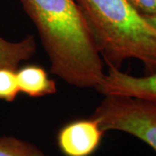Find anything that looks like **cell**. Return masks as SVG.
I'll return each mask as SVG.
<instances>
[{
  "label": "cell",
  "mask_w": 156,
  "mask_h": 156,
  "mask_svg": "<svg viewBox=\"0 0 156 156\" xmlns=\"http://www.w3.org/2000/svg\"><path fill=\"white\" fill-rule=\"evenodd\" d=\"M37 30L50 72L70 86L96 88L104 62L76 0H20Z\"/></svg>",
  "instance_id": "cell-1"
},
{
  "label": "cell",
  "mask_w": 156,
  "mask_h": 156,
  "mask_svg": "<svg viewBox=\"0 0 156 156\" xmlns=\"http://www.w3.org/2000/svg\"><path fill=\"white\" fill-rule=\"evenodd\" d=\"M99 55L121 69L136 59L147 75L156 72V31L127 0H76Z\"/></svg>",
  "instance_id": "cell-2"
},
{
  "label": "cell",
  "mask_w": 156,
  "mask_h": 156,
  "mask_svg": "<svg viewBox=\"0 0 156 156\" xmlns=\"http://www.w3.org/2000/svg\"><path fill=\"white\" fill-rule=\"evenodd\" d=\"M108 131H120L140 140L156 153V101L106 95L90 115Z\"/></svg>",
  "instance_id": "cell-3"
},
{
  "label": "cell",
  "mask_w": 156,
  "mask_h": 156,
  "mask_svg": "<svg viewBox=\"0 0 156 156\" xmlns=\"http://www.w3.org/2000/svg\"><path fill=\"white\" fill-rule=\"evenodd\" d=\"M104 134L95 119H79L59 130L57 146L65 156H90L99 147Z\"/></svg>",
  "instance_id": "cell-4"
},
{
  "label": "cell",
  "mask_w": 156,
  "mask_h": 156,
  "mask_svg": "<svg viewBox=\"0 0 156 156\" xmlns=\"http://www.w3.org/2000/svg\"><path fill=\"white\" fill-rule=\"evenodd\" d=\"M95 90L104 96H130L156 101V72L145 76H134L121 69L108 68Z\"/></svg>",
  "instance_id": "cell-5"
},
{
  "label": "cell",
  "mask_w": 156,
  "mask_h": 156,
  "mask_svg": "<svg viewBox=\"0 0 156 156\" xmlns=\"http://www.w3.org/2000/svg\"><path fill=\"white\" fill-rule=\"evenodd\" d=\"M17 76L20 93L30 97H42L56 93V84L44 69L37 65H26L18 70Z\"/></svg>",
  "instance_id": "cell-6"
},
{
  "label": "cell",
  "mask_w": 156,
  "mask_h": 156,
  "mask_svg": "<svg viewBox=\"0 0 156 156\" xmlns=\"http://www.w3.org/2000/svg\"><path fill=\"white\" fill-rule=\"evenodd\" d=\"M37 43L33 35L18 42H11L0 37V69H17L19 64L28 61L36 54Z\"/></svg>",
  "instance_id": "cell-7"
},
{
  "label": "cell",
  "mask_w": 156,
  "mask_h": 156,
  "mask_svg": "<svg viewBox=\"0 0 156 156\" xmlns=\"http://www.w3.org/2000/svg\"><path fill=\"white\" fill-rule=\"evenodd\" d=\"M0 156H49L32 143L11 135L0 136Z\"/></svg>",
  "instance_id": "cell-8"
},
{
  "label": "cell",
  "mask_w": 156,
  "mask_h": 156,
  "mask_svg": "<svg viewBox=\"0 0 156 156\" xmlns=\"http://www.w3.org/2000/svg\"><path fill=\"white\" fill-rule=\"evenodd\" d=\"M20 93L17 82V69H0V100L12 102Z\"/></svg>",
  "instance_id": "cell-9"
},
{
  "label": "cell",
  "mask_w": 156,
  "mask_h": 156,
  "mask_svg": "<svg viewBox=\"0 0 156 156\" xmlns=\"http://www.w3.org/2000/svg\"><path fill=\"white\" fill-rule=\"evenodd\" d=\"M142 16L156 13V0H127Z\"/></svg>",
  "instance_id": "cell-10"
},
{
  "label": "cell",
  "mask_w": 156,
  "mask_h": 156,
  "mask_svg": "<svg viewBox=\"0 0 156 156\" xmlns=\"http://www.w3.org/2000/svg\"><path fill=\"white\" fill-rule=\"evenodd\" d=\"M145 17V19L148 22V23L152 26V28L154 29L156 31V13L153 15H148V16H143Z\"/></svg>",
  "instance_id": "cell-11"
}]
</instances>
